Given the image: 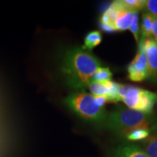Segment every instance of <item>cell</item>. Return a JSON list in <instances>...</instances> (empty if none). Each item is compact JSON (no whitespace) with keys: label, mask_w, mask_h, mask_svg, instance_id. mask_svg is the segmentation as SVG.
Masks as SVG:
<instances>
[{"label":"cell","mask_w":157,"mask_h":157,"mask_svg":"<svg viewBox=\"0 0 157 157\" xmlns=\"http://www.w3.org/2000/svg\"><path fill=\"white\" fill-rule=\"evenodd\" d=\"M101 63L89 51L82 48H70L60 56V70L67 85L76 91H84L89 87L94 74Z\"/></svg>","instance_id":"cell-1"},{"label":"cell","mask_w":157,"mask_h":157,"mask_svg":"<svg viewBox=\"0 0 157 157\" xmlns=\"http://www.w3.org/2000/svg\"><path fill=\"white\" fill-rule=\"evenodd\" d=\"M117 136L125 137L133 130L144 129L150 132H157V119L151 115L124 107H119L108 113L104 127Z\"/></svg>","instance_id":"cell-2"},{"label":"cell","mask_w":157,"mask_h":157,"mask_svg":"<svg viewBox=\"0 0 157 157\" xmlns=\"http://www.w3.org/2000/svg\"><path fill=\"white\" fill-rule=\"evenodd\" d=\"M63 103L71 111L86 122L104 127L108 113L105 107L95 103L94 96L84 91H75L63 99Z\"/></svg>","instance_id":"cell-3"},{"label":"cell","mask_w":157,"mask_h":157,"mask_svg":"<svg viewBox=\"0 0 157 157\" xmlns=\"http://www.w3.org/2000/svg\"><path fill=\"white\" fill-rule=\"evenodd\" d=\"M127 71L129 80L132 82H140L148 78V60L142 38L138 43L136 56L127 66Z\"/></svg>","instance_id":"cell-4"},{"label":"cell","mask_w":157,"mask_h":157,"mask_svg":"<svg viewBox=\"0 0 157 157\" xmlns=\"http://www.w3.org/2000/svg\"><path fill=\"white\" fill-rule=\"evenodd\" d=\"M143 39V38H142ZM148 60V78L157 82V42L153 38L143 39Z\"/></svg>","instance_id":"cell-5"},{"label":"cell","mask_w":157,"mask_h":157,"mask_svg":"<svg viewBox=\"0 0 157 157\" xmlns=\"http://www.w3.org/2000/svg\"><path fill=\"white\" fill-rule=\"evenodd\" d=\"M157 103V94L141 89L139 93L135 111H140L145 114L151 115L155 104Z\"/></svg>","instance_id":"cell-6"},{"label":"cell","mask_w":157,"mask_h":157,"mask_svg":"<svg viewBox=\"0 0 157 157\" xmlns=\"http://www.w3.org/2000/svg\"><path fill=\"white\" fill-rule=\"evenodd\" d=\"M112 157H148L144 151L136 145L129 144L117 147Z\"/></svg>","instance_id":"cell-7"},{"label":"cell","mask_w":157,"mask_h":157,"mask_svg":"<svg viewBox=\"0 0 157 157\" xmlns=\"http://www.w3.org/2000/svg\"><path fill=\"white\" fill-rule=\"evenodd\" d=\"M134 13L129 12L126 10L119 11V16L114 22V29L117 31H124L129 29Z\"/></svg>","instance_id":"cell-8"},{"label":"cell","mask_w":157,"mask_h":157,"mask_svg":"<svg viewBox=\"0 0 157 157\" xmlns=\"http://www.w3.org/2000/svg\"><path fill=\"white\" fill-rule=\"evenodd\" d=\"M103 36L99 31H92L84 37V45L82 47L83 50L90 51L99 45L102 42Z\"/></svg>","instance_id":"cell-9"},{"label":"cell","mask_w":157,"mask_h":157,"mask_svg":"<svg viewBox=\"0 0 157 157\" xmlns=\"http://www.w3.org/2000/svg\"><path fill=\"white\" fill-rule=\"evenodd\" d=\"M154 17L148 13L142 15V25H141V34L143 39L152 38V29Z\"/></svg>","instance_id":"cell-10"},{"label":"cell","mask_w":157,"mask_h":157,"mask_svg":"<svg viewBox=\"0 0 157 157\" xmlns=\"http://www.w3.org/2000/svg\"><path fill=\"white\" fill-rule=\"evenodd\" d=\"M143 151L148 157H157V133L149 135L143 140Z\"/></svg>","instance_id":"cell-11"},{"label":"cell","mask_w":157,"mask_h":157,"mask_svg":"<svg viewBox=\"0 0 157 157\" xmlns=\"http://www.w3.org/2000/svg\"><path fill=\"white\" fill-rule=\"evenodd\" d=\"M120 1L124 10L132 13H138V11L145 9L146 0H120Z\"/></svg>","instance_id":"cell-12"},{"label":"cell","mask_w":157,"mask_h":157,"mask_svg":"<svg viewBox=\"0 0 157 157\" xmlns=\"http://www.w3.org/2000/svg\"><path fill=\"white\" fill-rule=\"evenodd\" d=\"M89 89L93 96L107 95L109 93L106 83L105 82L91 81L89 85Z\"/></svg>","instance_id":"cell-13"},{"label":"cell","mask_w":157,"mask_h":157,"mask_svg":"<svg viewBox=\"0 0 157 157\" xmlns=\"http://www.w3.org/2000/svg\"><path fill=\"white\" fill-rule=\"evenodd\" d=\"M111 78H112V73L109 67H100L98 68V70L94 74L92 81H111Z\"/></svg>","instance_id":"cell-14"},{"label":"cell","mask_w":157,"mask_h":157,"mask_svg":"<svg viewBox=\"0 0 157 157\" xmlns=\"http://www.w3.org/2000/svg\"><path fill=\"white\" fill-rule=\"evenodd\" d=\"M150 131L144 129H138L133 130L127 135L125 138L130 141H137L145 140L150 135Z\"/></svg>","instance_id":"cell-15"},{"label":"cell","mask_w":157,"mask_h":157,"mask_svg":"<svg viewBox=\"0 0 157 157\" xmlns=\"http://www.w3.org/2000/svg\"><path fill=\"white\" fill-rule=\"evenodd\" d=\"M129 31L132 32L134 36V38L137 43H139V36H140V27H139V15L138 13H134L131 23L130 27H129Z\"/></svg>","instance_id":"cell-16"},{"label":"cell","mask_w":157,"mask_h":157,"mask_svg":"<svg viewBox=\"0 0 157 157\" xmlns=\"http://www.w3.org/2000/svg\"><path fill=\"white\" fill-rule=\"evenodd\" d=\"M145 10L154 18H157V0H146Z\"/></svg>","instance_id":"cell-17"},{"label":"cell","mask_w":157,"mask_h":157,"mask_svg":"<svg viewBox=\"0 0 157 157\" xmlns=\"http://www.w3.org/2000/svg\"><path fill=\"white\" fill-rule=\"evenodd\" d=\"M94 100H95V103L101 107H105V104L108 103V99L105 95L94 96Z\"/></svg>","instance_id":"cell-18"},{"label":"cell","mask_w":157,"mask_h":157,"mask_svg":"<svg viewBox=\"0 0 157 157\" xmlns=\"http://www.w3.org/2000/svg\"><path fill=\"white\" fill-rule=\"evenodd\" d=\"M152 38L157 42V18H154L152 29Z\"/></svg>","instance_id":"cell-19"}]
</instances>
